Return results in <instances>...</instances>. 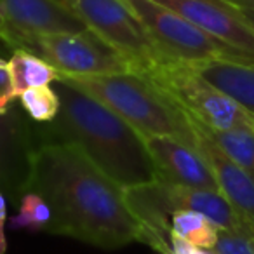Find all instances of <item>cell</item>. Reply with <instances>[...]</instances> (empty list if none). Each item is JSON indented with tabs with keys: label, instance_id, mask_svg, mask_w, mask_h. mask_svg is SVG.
Masks as SVG:
<instances>
[{
	"label": "cell",
	"instance_id": "1",
	"mask_svg": "<svg viewBox=\"0 0 254 254\" xmlns=\"http://www.w3.org/2000/svg\"><path fill=\"white\" fill-rule=\"evenodd\" d=\"M26 191L40 195L49 205L53 219L47 233L101 249L143 240V226L127 207L124 188L73 145L37 146Z\"/></svg>",
	"mask_w": 254,
	"mask_h": 254
},
{
	"label": "cell",
	"instance_id": "2",
	"mask_svg": "<svg viewBox=\"0 0 254 254\" xmlns=\"http://www.w3.org/2000/svg\"><path fill=\"white\" fill-rule=\"evenodd\" d=\"M61 108L49 124L33 126L37 146L73 145L106 176L126 188L159 180L143 136L115 112L63 82H54Z\"/></svg>",
	"mask_w": 254,
	"mask_h": 254
},
{
	"label": "cell",
	"instance_id": "3",
	"mask_svg": "<svg viewBox=\"0 0 254 254\" xmlns=\"http://www.w3.org/2000/svg\"><path fill=\"white\" fill-rule=\"evenodd\" d=\"M58 80L103 103L145 138H171L197 150V132L190 115L145 75L71 77L58 73Z\"/></svg>",
	"mask_w": 254,
	"mask_h": 254
},
{
	"label": "cell",
	"instance_id": "4",
	"mask_svg": "<svg viewBox=\"0 0 254 254\" xmlns=\"http://www.w3.org/2000/svg\"><path fill=\"white\" fill-rule=\"evenodd\" d=\"M127 207L143 226V244L160 254L171 251V216L176 211H195L211 219L219 230L254 235V228L216 190H202L155 180L124 190Z\"/></svg>",
	"mask_w": 254,
	"mask_h": 254
},
{
	"label": "cell",
	"instance_id": "5",
	"mask_svg": "<svg viewBox=\"0 0 254 254\" xmlns=\"http://www.w3.org/2000/svg\"><path fill=\"white\" fill-rule=\"evenodd\" d=\"M183 112L212 131L254 127L249 117L233 99L205 80L193 64L166 58L145 73Z\"/></svg>",
	"mask_w": 254,
	"mask_h": 254
},
{
	"label": "cell",
	"instance_id": "6",
	"mask_svg": "<svg viewBox=\"0 0 254 254\" xmlns=\"http://www.w3.org/2000/svg\"><path fill=\"white\" fill-rule=\"evenodd\" d=\"M94 32L108 46L119 51L134 73L145 75L166 58L160 54L134 12L124 0H54Z\"/></svg>",
	"mask_w": 254,
	"mask_h": 254
},
{
	"label": "cell",
	"instance_id": "7",
	"mask_svg": "<svg viewBox=\"0 0 254 254\" xmlns=\"http://www.w3.org/2000/svg\"><path fill=\"white\" fill-rule=\"evenodd\" d=\"M164 58L198 64L205 61H251L233 47L212 39L205 32L152 0H124Z\"/></svg>",
	"mask_w": 254,
	"mask_h": 254
},
{
	"label": "cell",
	"instance_id": "8",
	"mask_svg": "<svg viewBox=\"0 0 254 254\" xmlns=\"http://www.w3.org/2000/svg\"><path fill=\"white\" fill-rule=\"evenodd\" d=\"M32 53L40 56L58 73L71 77L134 73L131 63L94 32L47 33L33 39Z\"/></svg>",
	"mask_w": 254,
	"mask_h": 254
},
{
	"label": "cell",
	"instance_id": "9",
	"mask_svg": "<svg viewBox=\"0 0 254 254\" xmlns=\"http://www.w3.org/2000/svg\"><path fill=\"white\" fill-rule=\"evenodd\" d=\"M254 61V28L225 0H152Z\"/></svg>",
	"mask_w": 254,
	"mask_h": 254
},
{
	"label": "cell",
	"instance_id": "10",
	"mask_svg": "<svg viewBox=\"0 0 254 254\" xmlns=\"http://www.w3.org/2000/svg\"><path fill=\"white\" fill-rule=\"evenodd\" d=\"M37 150L33 126L16 108L0 113V191L14 198L26 193Z\"/></svg>",
	"mask_w": 254,
	"mask_h": 254
},
{
	"label": "cell",
	"instance_id": "11",
	"mask_svg": "<svg viewBox=\"0 0 254 254\" xmlns=\"http://www.w3.org/2000/svg\"><path fill=\"white\" fill-rule=\"evenodd\" d=\"M146 152L157 171V178L174 185L202 190H218L211 167L204 157L183 143L171 138H145Z\"/></svg>",
	"mask_w": 254,
	"mask_h": 254
},
{
	"label": "cell",
	"instance_id": "12",
	"mask_svg": "<svg viewBox=\"0 0 254 254\" xmlns=\"http://www.w3.org/2000/svg\"><path fill=\"white\" fill-rule=\"evenodd\" d=\"M191 122L197 132V150L211 167L219 193L254 228V178L223 153L197 120Z\"/></svg>",
	"mask_w": 254,
	"mask_h": 254
},
{
	"label": "cell",
	"instance_id": "13",
	"mask_svg": "<svg viewBox=\"0 0 254 254\" xmlns=\"http://www.w3.org/2000/svg\"><path fill=\"white\" fill-rule=\"evenodd\" d=\"M0 9L30 53L35 37L85 28L54 0H0Z\"/></svg>",
	"mask_w": 254,
	"mask_h": 254
},
{
	"label": "cell",
	"instance_id": "14",
	"mask_svg": "<svg viewBox=\"0 0 254 254\" xmlns=\"http://www.w3.org/2000/svg\"><path fill=\"white\" fill-rule=\"evenodd\" d=\"M193 66L254 119V61H205Z\"/></svg>",
	"mask_w": 254,
	"mask_h": 254
},
{
	"label": "cell",
	"instance_id": "15",
	"mask_svg": "<svg viewBox=\"0 0 254 254\" xmlns=\"http://www.w3.org/2000/svg\"><path fill=\"white\" fill-rule=\"evenodd\" d=\"M9 71L16 98H19L28 89L51 85L58 80V71L47 61L25 49L12 51L9 60Z\"/></svg>",
	"mask_w": 254,
	"mask_h": 254
},
{
	"label": "cell",
	"instance_id": "16",
	"mask_svg": "<svg viewBox=\"0 0 254 254\" xmlns=\"http://www.w3.org/2000/svg\"><path fill=\"white\" fill-rule=\"evenodd\" d=\"M171 233L198 249L212 251L218 242L219 228L200 212L176 211L171 216Z\"/></svg>",
	"mask_w": 254,
	"mask_h": 254
},
{
	"label": "cell",
	"instance_id": "17",
	"mask_svg": "<svg viewBox=\"0 0 254 254\" xmlns=\"http://www.w3.org/2000/svg\"><path fill=\"white\" fill-rule=\"evenodd\" d=\"M202 127L225 155H228L237 166L254 178V127H242L232 131H212L205 126Z\"/></svg>",
	"mask_w": 254,
	"mask_h": 254
},
{
	"label": "cell",
	"instance_id": "18",
	"mask_svg": "<svg viewBox=\"0 0 254 254\" xmlns=\"http://www.w3.org/2000/svg\"><path fill=\"white\" fill-rule=\"evenodd\" d=\"M51 209L40 195L26 191L19 198V211L11 219V228L32 230V232H47L51 225Z\"/></svg>",
	"mask_w": 254,
	"mask_h": 254
},
{
	"label": "cell",
	"instance_id": "19",
	"mask_svg": "<svg viewBox=\"0 0 254 254\" xmlns=\"http://www.w3.org/2000/svg\"><path fill=\"white\" fill-rule=\"evenodd\" d=\"M21 106L25 108V113L37 124H49L58 117L61 108V101L58 92L51 85L44 87L28 89L19 96Z\"/></svg>",
	"mask_w": 254,
	"mask_h": 254
},
{
	"label": "cell",
	"instance_id": "20",
	"mask_svg": "<svg viewBox=\"0 0 254 254\" xmlns=\"http://www.w3.org/2000/svg\"><path fill=\"white\" fill-rule=\"evenodd\" d=\"M212 254H254V235L219 230Z\"/></svg>",
	"mask_w": 254,
	"mask_h": 254
},
{
	"label": "cell",
	"instance_id": "21",
	"mask_svg": "<svg viewBox=\"0 0 254 254\" xmlns=\"http://www.w3.org/2000/svg\"><path fill=\"white\" fill-rule=\"evenodd\" d=\"M16 99L14 87H12L9 61L0 58V113H5L11 108V103Z\"/></svg>",
	"mask_w": 254,
	"mask_h": 254
},
{
	"label": "cell",
	"instance_id": "22",
	"mask_svg": "<svg viewBox=\"0 0 254 254\" xmlns=\"http://www.w3.org/2000/svg\"><path fill=\"white\" fill-rule=\"evenodd\" d=\"M0 42H4L9 49L16 51V49H25V44H23L21 37L14 32L11 25H9L7 18L0 9Z\"/></svg>",
	"mask_w": 254,
	"mask_h": 254
},
{
	"label": "cell",
	"instance_id": "23",
	"mask_svg": "<svg viewBox=\"0 0 254 254\" xmlns=\"http://www.w3.org/2000/svg\"><path fill=\"white\" fill-rule=\"evenodd\" d=\"M171 251H173V254H212L211 251L198 249V247L191 246L190 242L180 239L178 235H173V233H171Z\"/></svg>",
	"mask_w": 254,
	"mask_h": 254
},
{
	"label": "cell",
	"instance_id": "24",
	"mask_svg": "<svg viewBox=\"0 0 254 254\" xmlns=\"http://www.w3.org/2000/svg\"><path fill=\"white\" fill-rule=\"evenodd\" d=\"M5 221H7V202H5V195L0 191V254H5V251H7Z\"/></svg>",
	"mask_w": 254,
	"mask_h": 254
},
{
	"label": "cell",
	"instance_id": "25",
	"mask_svg": "<svg viewBox=\"0 0 254 254\" xmlns=\"http://www.w3.org/2000/svg\"><path fill=\"white\" fill-rule=\"evenodd\" d=\"M233 7H235V5H233ZM237 9H239L240 14L247 19V23L254 28V7H237Z\"/></svg>",
	"mask_w": 254,
	"mask_h": 254
},
{
	"label": "cell",
	"instance_id": "26",
	"mask_svg": "<svg viewBox=\"0 0 254 254\" xmlns=\"http://www.w3.org/2000/svg\"><path fill=\"white\" fill-rule=\"evenodd\" d=\"M235 7H254V0H225Z\"/></svg>",
	"mask_w": 254,
	"mask_h": 254
}]
</instances>
